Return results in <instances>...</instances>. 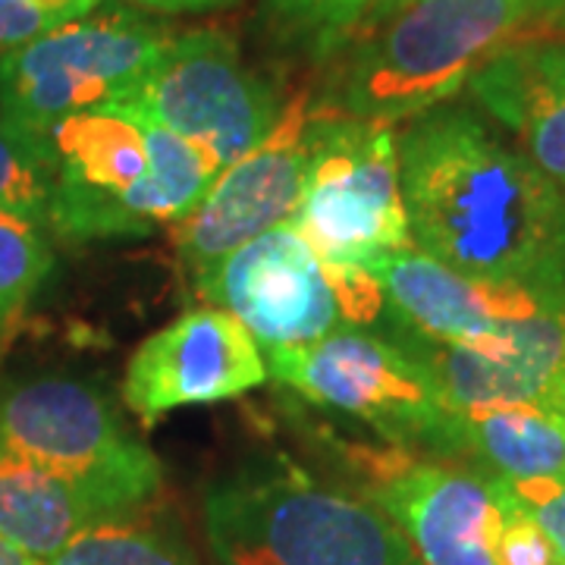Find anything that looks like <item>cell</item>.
<instances>
[{
  "instance_id": "cell-2",
  "label": "cell",
  "mask_w": 565,
  "mask_h": 565,
  "mask_svg": "<svg viewBox=\"0 0 565 565\" xmlns=\"http://www.w3.org/2000/svg\"><path fill=\"white\" fill-rule=\"evenodd\" d=\"M527 39H544V0H374L340 44L323 104L364 122L415 120Z\"/></svg>"
},
{
  "instance_id": "cell-21",
  "label": "cell",
  "mask_w": 565,
  "mask_h": 565,
  "mask_svg": "<svg viewBox=\"0 0 565 565\" xmlns=\"http://www.w3.org/2000/svg\"><path fill=\"white\" fill-rule=\"evenodd\" d=\"M51 189V151L0 120V207L39 221L47 217Z\"/></svg>"
},
{
  "instance_id": "cell-27",
  "label": "cell",
  "mask_w": 565,
  "mask_h": 565,
  "mask_svg": "<svg viewBox=\"0 0 565 565\" xmlns=\"http://www.w3.org/2000/svg\"><path fill=\"white\" fill-rule=\"evenodd\" d=\"M0 565H44L35 556H29L25 550L13 544V541H7V537H0Z\"/></svg>"
},
{
  "instance_id": "cell-9",
  "label": "cell",
  "mask_w": 565,
  "mask_h": 565,
  "mask_svg": "<svg viewBox=\"0 0 565 565\" xmlns=\"http://www.w3.org/2000/svg\"><path fill=\"white\" fill-rule=\"evenodd\" d=\"M195 145L221 177L280 120L277 92L248 70L239 44L223 29L173 35L154 66L117 104Z\"/></svg>"
},
{
  "instance_id": "cell-14",
  "label": "cell",
  "mask_w": 565,
  "mask_h": 565,
  "mask_svg": "<svg viewBox=\"0 0 565 565\" xmlns=\"http://www.w3.org/2000/svg\"><path fill=\"white\" fill-rule=\"evenodd\" d=\"M384 289V321L434 343H478L512 323L565 308V292L459 274L422 248H403L367 267Z\"/></svg>"
},
{
  "instance_id": "cell-29",
  "label": "cell",
  "mask_w": 565,
  "mask_h": 565,
  "mask_svg": "<svg viewBox=\"0 0 565 565\" xmlns=\"http://www.w3.org/2000/svg\"><path fill=\"white\" fill-rule=\"evenodd\" d=\"M7 323H10V321H0V333H3V327H7Z\"/></svg>"
},
{
  "instance_id": "cell-12",
  "label": "cell",
  "mask_w": 565,
  "mask_h": 565,
  "mask_svg": "<svg viewBox=\"0 0 565 565\" xmlns=\"http://www.w3.org/2000/svg\"><path fill=\"white\" fill-rule=\"evenodd\" d=\"M371 500L403 527L424 565H497L500 484L446 462L390 449L364 456Z\"/></svg>"
},
{
  "instance_id": "cell-13",
  "label": "cell",
  "mask_w": 565,
  "mask_h": 565,
  "mask_svg": "<svg viewBox=\"0 0 565 565\" xmlns=\"http://www.w3.org/2000/svg\"><path fill=\"white\" fill-rule=\"evenodd\" d=\"M270 377L262 345L223 308H192L148 337L126 364L122 399L154 424L185 405H211L258 390Z\"/></svg>"
},
{
  "instance_id": "cell-25",
  "label": "cell",
  "mask_w": 565,
  "mask_h": 565,
  "mask_svg": "<svg viewBox=\"0 0 565 565\" xmlns=\"http://www.w3.org/2000/svg\"><path fill=\"white\" fill-rule=\"evenodd\" d=\"M505 487L515 497V503L541 525L559 563L565 565V471L553 478H534V481H515V484L505 481Z\"/></svg>"
},
{
  "instance_id": "cell-20",
  "label": "cell",
  "mask_w": 565,
  "mask_h": 565,
  "mask_svg": "<svg viewBox=\"0 0 565 565\" xmlns=\"http://www.w3.org/2000/svg\"><path fill=\"white\" fill-rule=\"evenodd\" d=\"M51 267L54 255L35 221L0 207V321H13V315L47 280Z\"/></svg>"
},
{
  "instance_id": "cell-22",
  "label": "cell",
  "mask_w": 565,
  "mask_h": 565,
  "mask_svg": "<svg viewBox=\"0 0 565 565\" xmlns=\"http://www.w3.org/2000/svg\"><path fill=\"white\" fill-rule=\"evenodd\" d=\"M374 0H264L267 17L318 57L337 54Z\"/></svg>"
},
{
  "instance_id": "cell-16",
  "label": "cell",
  "mask_w": 565,
  "mask_h": 565,
  "mask_svg": "<svg viewBox=\"0 0 565 565\" xmlns=\"http://www.w3.org/2000/svg\"><path fill=\"white\" fill-rule=\"evenodd\" d=\"M468 88L519 139L527 161L565 192V41H519L487 61Z\"/></svg>"
},
{
  "instance_id": "cell-23",
  "label": "cell",
  "mask_w": 565,
  "mask_h": 565,
  "mask_svg": "<svg viewBox=\"0 0 565 565\" xmlns=\"http://www.w3.org/2000/svg\"><path fill=\"white\" fill-rule=\"evenodd\" d=\"M98 7L102 0H0V57Z\"/></svg>"
},
{
  "instance_id": "cell-1",
  "label": "cell",
  "mask_w": 565,
  "mask_h": 565,
  "mask_svg": "<svg viewBox=\"0 0 565 565\" xmlns=\"http://www.w3.org/2000/svg\"><path fill=\"white\" fill-rule=\"evenodd\" d=\"M412 243L490 282L565 292V192L462 107H437L399 132Z\"/></svg>"
},
{
  "instance_id": "cell-3",
  "label": "cell",
  "mask_w": 565,
  "mask_h": 565,
  "mask_svg": "<svg viewBox=\"0 0 565 565\" xmlns=\"http://www.w3.org/2000/svg\"><path fill=\"white\" fill-rule=\"evenodd\" d=\"M204 534L221 565H424L384 505L286 462L211 487Z\"/></svg>"
},
{
  "instance_id": "cell-8",
  "label": "cell",
  "mask_w": 565,
  "mask_h": 565,
  "mask_svg": "<svg viewBox=\"0 0 565 565\" xmlns=\"http://www.w3.org/2000/svg\"><path fill=\"white\" fill-rule=\"evenodd\" d=\"M267 371L308 403L349 415L403 452L456 456V418L424 367L381 330L349 327L267 355Z\"/></svg>"
},
{
  "instance_id": "cell-6",
  "label": "cell",
  "mask_w": 565,
  "mask_h": 565,
  "mask_svg": "<svg viewBox=\"0 0 565 565\" xmlns=\"http://www.w3.org/2000/svg\"><path fill=\"white\" fill-rule=\"evenodd\" d=\"M292 226L318 258L367 270L412 248L399 182V132L315 104L311 161Z\"/></svg>"
},
{
  "instance_id": "cell-19",
  "label": "cell",
  "mask_w": 565,
  "mask_h": 565,
  "mask_svg": "<svg viewBox=\"0 0 565 565\" xmlns=\"http://www.w3.org/2000/svg\"><path fill=\"white\" fill-rule=\"evenodd\" d=\"M44 565H199L177 531L136 515L107 519L79 531Z\"/></svg>"
},
{
  "instance_id": "cell-26",
  "label": "cell",
  "mask_w": 565,
  "mask_h": 565,
  "mask_svg": "<svg viewBox=\"0 0 565 565\" xmlns=\"http://www.w3.org/2000/svg\"><path fill=\"white\" fill-rule=\"evenodd\" d=\"M139 7L158 10V13H204V10H221L236 0H132Z\"/></svg>"
},
{
  "instance_id": "cell-28",
  "label": "cell",
  "mask_w": 565,
  "mask_h": 565,
  "mask_svg": "<svg viewBox=\"0 0 565 565\" xmlns=\"http://www.w3.org/2000/svg\"><path fill=\"white\" fill-rule=\"evenodd\" d=\"M550 405H553V408H559V412L565 415V374L559 377V384L553 386V393H550Z\"/></svg>"
},
{
  "instance_id": "cell-4",
  "label": "cell",
  "mask_w": 565,
  "mask_h": 565,
  "mask_svg": "<svg viewBox=\"0 0 565 565\" xmlns=\"http://www.w3.org/2000/svg\"><path fill=\"white\" fill-rule=\"evenodd\" d=\"M211 308L230 311L270 352L311 345L384 321V289L362 267L327 264L286 221L230 252L195 280Z\"/></svg>"
},
{
  "instance_id": "cell-18",
  "label": "cell",
  "mask_w": 565,
  "mask_h": 565,
  "mask_svg": "<svg viewBox=\"0 0 565 565\" xmlns=\"http://www.w3.org/2000/svg\"><path fill=\"white\" fill-rule=\"evenodd\" d=\"M459 452H471L500 481L565 471V415L550 403H497L452 412Z\"/></svg>"
},
{
  "instance_id": "cell-5",
  "label": "cell",
  "mask_w": 565,
  "mask_h": 565,
  "mask_svg": "<svg viewBox=\"0 0 565 565\" xmlns=\"http://www.w3.org/2000/svg\"><path fill=\"white\" fill-rule=\"evenodd\" d=\"M0 449L82 487L110 519L141 512L163 481L158 456L102 390L61 374L0 393Z\"/></svg>"
},
{
  "instance_id": "cell-30",
  "label": "cell",
  "mask_w": 565,
  "mask_h": 565,
  "mask_svg": "<svg viewBox=\"0 0 565 565\" xmlns=\"http://www.w3.org/2000/svg\"><path fill=\"white\" fill-rule=\"evenodd\" d=\"M559 3H563V7H565V0H559Z\"/></svg>"
},
{
  "instance_id": "cell-7",
  "label": "cell",
  "mask_w": 565,
  "mask_h": 565,
  "mask_svg": "<svg viewBox=\"0 0 565 565\" xmlns=\"http://www.w3.org/2000/svg\"><path fill=\"white\" fill-rule=\"evenodd\" d=\"M173 39L132 10L107 7L0 57V120L47 148L73 114L117 104Z\"/></svg>"
},
{
  "instance_id": "cell-15",
  "label": "cell",
  "mask_w": 565,
  "mask_h": 565,
  "mask_svg": "<svg viewBox=\"0 0 565 565\" xmlns=\"http://www.w3.org/2000/svg\"><path fill=\"white\" fill-rule=\"evenodd\" d=\"M422 364L449 412L497 403H550L565 374V308L512 323L478 343H434L399 327H374Z\"/></svg>"
},
{
  "instance_id": "cell-11",
  "label": "cell",
  "mask_w": 565,
  "mask_h": 565,
  "mask_svg": "<svg viewBox=\"0 0 565 565\" xmlns=\"http://www.w3.org/2000/svg\"><path fill=\"white\" fill-rule=\"evenodd\" d=\"M311 110L305 95L296 98L274 132L223 170L189 217L173 223V243L195 280L230 252L296 217L311 161Z\"/></svg>"
},
{
  "instance_id": "cell-10",
  "label": "cell",
  "mask_w": 565,
  "mask_h": 565,
  "mask_svg": "<svg viewBox=\"0 0 565 565\" xmlns=\"http://www.w3.org/2000/svg\"><path fill=\"white\" fill-rule=\"evenodd\" d=\"M54 189L47 217L66 239L148 236L163 223L151 158L136 117L98 107L61 120L47 136Z\"/></svg>"
},
{
  "instance_id": "cell-24",
  "label": "cell",
  "mask_w": 565,
  "mask_h": 565,
  "mask_svg": "<svg viewBox=\"0 0 565 565\" xmlns=\"http://www.w3.org/2000/svg\"><path fill=\"white\" fill-rule=\"evenodd\" d=\"M497 484H500V509H503L500 531H497V550H493L497 565H563L541 525L515 503L505 481L497 478Z\"/></svg>"
},
{
  "instance_id": "cell-17",
  "label": "cell",
  "mask_w": 565,
  "mask_h": 565,
  "mask_svg": "<svg viewBox=\"0 0 565 565\" xmlns=\"http://www.w3.org/2000/svg\"><path fill=\"white\" fill-rule=\"evenodd\" d=\"M107 509L66 478L0 449V537L47 563Z\"/></svg>"
}]
</instances>
